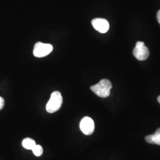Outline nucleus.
<instances>
[{
  "label": "nucleus",
  "instance_id": "2",
  "mask_svg": "<svg viewBox=\"0 0 160 160\" xmlns=\"http://www.w3.org/2000/svg\"><path fill=\"white\" fill-rule=\"evenodd\" d=\"M62 102L63 98L60 92H52L51 98L46 104V111L50 113L57 112L61 108Z\"/></svg>",
  "mask_w": 160,
  "mask_h": 160
},
{
  "label": "nucleus",
  "instance_id": "4",
  "mask_svg": "<svg viewBox=\"0 0 160 160\" xmlns=\"http://www.w3.org/2000/svg\"><path fill=\"white\" fill-rule=\"evenodd\" d=\"M52 50L53 46L51 44L38 42L34 45L33 54L36 57H44L48 55Z\"/></svg>",
  "mask_w": 160,
  "mask_h": 160
},
{
  "label": "nucleus",
  "instance_id": "5",
  "mask_svg": "<svg viewBox=\"0 0 160 160\" xmlns=\"http://www.w3.org/2000/svg\"><path fill=\"white\" fill-rule=\"evenodd\" d=\"M80 129L86 135H90L94 131V122L91 118L85 117L80 122Z\"/></svg>",
  "mask_w": 160,
  "mask_h": 160
},
{
  "label": "nucleus",
  "instance_id": "6",
  "mask_svg": "<svg viewBox=\"0 0 160 160\" xmlns=\"http://www.w3.org/2000/svg\"><path fill=\"white\" fill-rule=\"evenodd\" d=\"M92 23L93 28L100 33H105L109 30V22L104 18H94L92 20Z\"/></svg>",
  "mask_w": 160,
  "mask_h": 160
},
{
  "label": "nucleus",
  "instance_id": "8",
  "mask_svg": "<svg viewBox=\"0 0 160 160\" xmlns=\"http://www.w3.org/2000/svg\"><path fill=\"white\" fill-rule=\"evenodd\" d=\"M36 145V142L33 139L30 138H25L22 141V145L23 147L29 150H32V149L34 148Z\"/></svg>",
  "mask_w": 160,
  "mask_h": 160
},
{
  "label": "nucleus",
  "instance_id": "9",
  "mask_svg": "<svg viewBox=\"0 0 160 160\" xmlns=\"http://www.w3.org/2000/svg\"><path fill=\"white\" fill-rule=\"evenodd\" d=\"M32 151L33 152L34 155L36 157H40L43 154V148L40 145H36L34 148L32 149Z\"/></svg>",
  "mask_w": 160,
  "mask_h": 160
},
{
  "label": "nucleus",
  "instance_id": "11",
  "mask_svg": "<svg viewBox=\"0 0 160 160\" xmlns=\"http://www.w3.org/2000/svg\"><path fill=\"white\" fill-rule=\"evenodd\" d=\"M157 20H158V23H160V10L157 14Z\"/></svg>",
  "mask_w": 160,
  "mask_h": 160
},
{
  "label": "nucleus",
  "instance_id": "10",
  "mask_svg": "<svg viewBox=\"0 0 160 160\" xmlns=\"http://www.w3.org/2000/svg\"><path fill=\"white\" fill-rule=\"evenodd\" d=\"M4 104H5V102H4V98L0 96V110L3 109V108L4 106Z\"/></svg>",
  "mask_w": 160,
  "mask_h": 160
},
{
  "label": "nucleus",
  "instance_id": "7",
  "mask_svg": "<svg viewBox=\"0 0 160 160\" xmlns=\"http://www.w3.org/2000/svg\"><path fill=\"white\" fill-rule=\"evenodd\" d=\"M145 141L149 143H155L160 145V128L155 131L154 134L147 136Z\"/></svg>",
  "mask_w": 160,
  "mask_h": 160
},
{
  "label": "nucleus",
  "instance_id": "12",
  "mask_svg": "<svg viewBox=\"0 0 160 160\" xmlns=\"http://www.w3.org/2000/svg\"><path fill=\"white\" fill-rule=\"evenodd\" d=\"M157 100H158V103H160V96H158V97Z\"/></svg>",
  "mask_w": 160,
  "mask_h": 160
},
{
  "label": "nucleus",
  "instance_id": "3",
  "mask_svg": "<svg viewBox=\"0 0 160 160\" xmlns=\"http://www.w3.org/2000/svg\"><path fill=\"white\" fill-rule=\"evenodd\" d=\"M133 55L139 61L146 60L149 55L148 48L145 45L143 42H138L133 50Z\"/></svg>",
  "mask_w": 160,
  "mask_h": 160
},
{
  "label": "nucleus",
  "instance_id": "1",
  "mask_svg": "<svg viewBox=\"0 0 160 160\" xmlns=\"http://www.w3.org/2000/svg\"><path fill=\"white\" fill-rule=\"evenodd\" d=\"M112 88L111 82L107 79H103L97 84L92 86L90 88L98 97L106 98L110 96Z\"/></svg>",
  "mask_w": 160,
  "mask_h": 160
}]
</instances>
